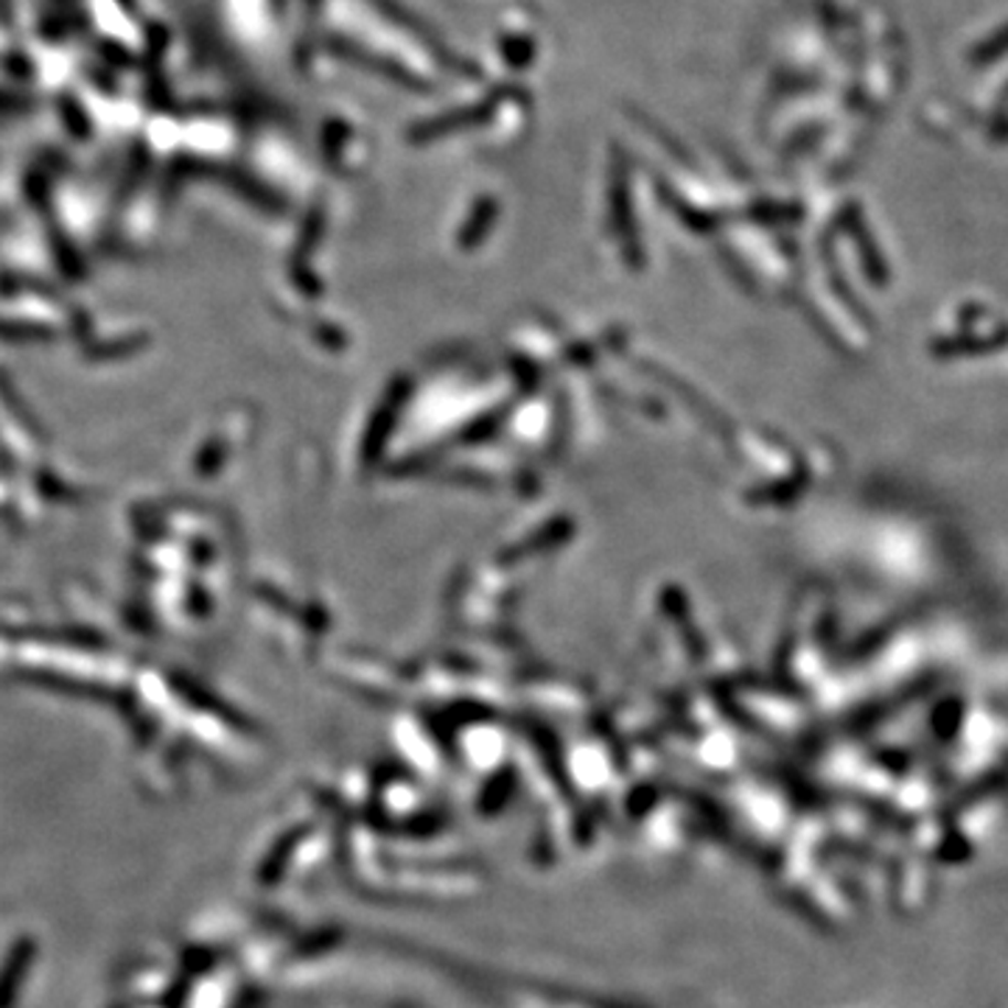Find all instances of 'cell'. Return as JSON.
<instances>
[{
    "label": "cell",
    "mask_w": 1008,
    "mask_h": 1008,
    "mask_svg": "<svg viewBox=\"0 0 1008 1008\" xmlns=\"http://www.w3.org/2000/svg\"><path fill=\"white\" fill-rule=\"evenodd\" d=\"M334 51H340V56H345V60L356 62V65H365L367 71H376V74H382V76H387V79L398 82V85L415 87V90H420V87H423V82L415 79L412 74H407V71H404V67H398V65H395V62L382 60V56H376V54H367V51H365V49H358V45L336 43V49H334ZM420 93H423V90H420Z\"/></svg>",
    "instance_id": "6da1fadb"
},
{
    "label": "cell",
    "mask_w": 1008,
    "mask_h": 1008,
    "mask_svg": "<svg viewBox=\"0 0 1008 1008\" xmlns=\"http://www.w3.org/2000/svg\"><path fill=\"white\" fill-rule=\"evenodd\" d=\"M487 112V107L485 104H480V107H465V110H460V116H454V118H443V121H431V124H423V127L418 129V132H443V129H451V127H460V124H476L480 121L482 116H485Z\"/></svg>",
    "instance_id": "7a4b0ae2"
},
{
    "label": "cell",
    "mask_w": 1008,
    "mask_h": 1008,
    "mask_svg": "<svg viewBox=\"0 0 1008 1008\" xmlns=\"http://www.w3.org/2000/svg\"><path fill=\"white\" fill-rule=\"evenodd\" d=\"M1006 49H1008V31H1006V34H997V37H995V43H991L989 54H986V56L1002 54V51H1006Z\"/></svg>",
    "instance_id": "3957f363"
}]
</instances>
